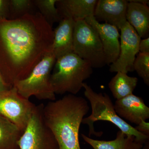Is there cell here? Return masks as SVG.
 <instances>
[{
  "mask_svg": "<svg viewBox=\"0 0 149 149\" xmlns=\"http://www.w3.org/2000/svg\"><path fill=\"white\" fill-rule=\"evenodd\" d=\"M54 30L40 12L0 21V67L10 87L29 76L35 67L52 52Z\"/></svg>",
  "mask_w": 149,
  "mask_h": 149,
  "instance_id": "1",
  "label": "cell"
},
{
  "mask_svg": "<svg viewBox=\"0 0 149 149\" xmlns=\"http://www.w3.org/2000/svg\"><path fill=\"white\" fill-rule=\"evenodd\" d=\"M90 110L83 97L68 94L43 107V118L58 145V149H81L79 130Z\"/></svg>",
  "mask_w": 149,
  "mask_h": 149,
  "instance_id": "2",
  "label": "cell"
},
{
  "mask_svg": "<svg viewBox=\"0 0 149 149\" xmlns=\"http://www.w3.org/2000/svg\"><path fill=\"white\" fill-rule=\"evenodd\" d=\"M54 66L50 83L55 94L58 95H76L93 72L91 63L73 53L59 58Z\"/></svg>",
  "mask_w": 149,
  "mask_h": 149,
  "instance_id": "3",
  "label": "cell"
},
{
  "mask_svg": "<svg viewBox=\"0 0 149 149\" xmlns=\"http://www.w3.org/2000/svg\"><path fill=\"white\" fill-rule=\"evenodd\" d=\"M84 95L91 104L92 113L88 117L83 118L82 123L89 127V136L94 135L102 136V132L95 131L94 122L99 120L109 121L115 125L126 135L134 136L138 142L144 144L149 140V136H145L139 132L136 128L125 122L117 114L114 109L109 96L104 93H97L91 86L83 83Z\"/></svg>",
  "mask_w": 149,
  "mask_h": 149,
  "instance_id": "4",
  "label": "cell"
},
{
  "mask_svg": "<svg viewBox=\"0 0 149 149\" xmlns=\"http://www.w3.org/2000/svg\"><path fill=\"white\" fill-rule=\"evenodd\" d=\"M56 61L52 52L46 55L28 77L15 83L13 86L19 94L27 99L35 96L40 100H55L56 94L51 84L50 76Z\"/></svg>",
  "mask_w": 149,
  "mask_h": 149,
  "instance_id": "5",
  "label": "cell"
},
{
  "mask_svg": "<svg viewBox=\"0 0 149 149\" xmlns=\"http://www.w3.org/2000/svg\"><path fill=\"white\" fill-rule=\"evenodd\" d=\"M73 53L89 62L93 68L106 65L101 41L97 33L85 19L74 21Z\"/></svg>",
  "mask_w": 149,
  "mask_h": 149,
  "instance_id": "6",
  "label": "cell"
},
{
  "mask_svg": "<svg viewBox=\"0 0 149 149\" xmlns=\"http://www.w3.org/2000/svg\"><path fill=\"white\" fill-rule=\"evenodd\" d=\"M44 105L36 106L18 142L19 149H58L57 142L43 118Z\"/></svg>",
  "mask_w": 149,
  "mask_h": 149,
  "instance_id": "7",
  "label": "cell"
},
{
  "mask_svg": "<svg viewBox=\"0 0 149 149\" xmlns=\"http://www.w3.org/2000/svg\"><path fill=\"white\" fill-rule=\"evenodd\" d=\"M36 107L29 99L19 94L14 86L0 93V116L15 124L22 132Z\"/></svg>",
  "mask_w": 149,
  "mask_h": 149,
  "instance_id": "8",
  "label": "cell"
},
{
  "mask_svg": "<svg viewBox=\"0 0 149 149\" xmlns=\"http://www.w3.org/2000/svg\"><path fill=\"white\" fill-rule=\"evenodd\" d=\"M120 30V53L117 60L110 65L109 71L127 74L134 71L133 63L139 52V45L141 39L127 22Z\"/></svg>",
  "mask_w": 149,
  "mask_h": 149,
  "instance_id": "9",
  "label": "cell"
},
{
  "mask_svg": "<svg viewBox=\"0 0 149 149\" xmlns=\"http://www.w3.org/2000/svg\"><path fill=\"white\" fill-rule=\"evenodd\" d=\"M85 20L97 33L102 45L106 64L110 65L117 60L120 53L118 29L107 23H101L94 16L87 17Z\"/></svg>",
  "mask_w": 149,
  "mask_h": 149,
  "instance_id": "10",
  "label": "cell"
},
{
  "mask_svg": "<svg viewBox=\"0 0 149 149\" xmlns=\"http://www.w3.org/2000/svg\"><path fill=\"white\" fill-rule=\"evenodd\" d=\"M128 4V1L125 0H99L95 7L94 17L97 21H104L120 30L127 22Z\"/></svg>",
  "mask_w": 149,
  "mask_h": 149,
  "instance_id": "11",
  "label": "cell"
},
{
  "mask_svg": "<svg viewBox=\"0 0 149 149\" xmlns=\"http://www.w3.org/2000/svg\"><path fill=\"white\" fill-rule=\"evenodd\" d=\"M114 109L123 120H128L137 125L149 118V107L143 100L133 94L116 100Z\"/></svg>",
  "mask_w": 149,
  "mask_h": 149,
  "instance_id": "12",
  "label": "cell"
},
{
  "mask_svg": "<svg viewBox=\"0 0 149 149\" xmlns=\"http://www.w3.org/2000/svg\"><path fill=\"white\" fill-rule=\"evenodd\" d=\"M74 22L72 18H63L54 30L52 52L56 60L67 54L73 53Z\"/></svg>",
  "mask_w": 149,
  "mask_h": 149,
  "instance_id": "13",
  "label": "cell"
},
{
  "mask_svg": "<svg viewBox=\"0 0 149 149\" xmlns=\"http://www.w3.org/2000/svg\"><path fill=\"white\" fill-rule=\"evenodd\" d=\"M97 0H57L56 6L62 19L67 17L74 21L94 16Z\"/></svg>",
  "mask_w": 149,
  "mask_h": 149,
  "instance_id": "14",
  "label": "cell"
},
{
  "mask_svg": "<svg viewBox=\"0 0 149 149\" xmlns=\"http://www.w3.org/2000/svg\"><path fill=\"white\" fill-rule=\"evenodd\" d=\"M126 21L141 38H146L149 32V8L146 4L128 1Z\"/></svg>",
  "mask_w": 149,
  "mask_h": 149,
  "instance_id": "15",
  "label": "cell"
},
{
  "mask_svg": "<svg viewBox=\"0 0 149 149\" xmlns=\"http://www.w3.org/2000/svg\"><path fill=\"white\" fill-rule=\"evenodd\" d=\"M82 138L93 149H141L144 144L138 142L134 136L118 131L115 139L112 141H100L91 139L82 134Z\"/></svg>",
  "mask_w": 149,
  "mask_h": 149,
  "instance_id": "16",
  "label": "cell"
},
{
  "mask_svg": "<svg viewBox=\"0 0 149 149\" xmlns=\"http://www.w3.org/2000/svg\"><path fill=\"white\" fill-rule=\"evenodd\" d=\"M138 83L137 77L118 72L110 80L108 86L113 96L117 100L133 94Z\"/></svg>",
  "mask_w": 149,
  "mask_h": 149,
  "instance_id": "17",
  "label": "cell"
},
{
  "mask_svg": "<svg viewBox=\"0 0 149 149\" xmlns=\"http://www.w3.org/2000/svg\"><path fill=\"white\" fill-rule=\"evenodd\" d=\"M22 133L15 124L0 116V149H19L18 142Z\"/></svg>",
  "mask_w": 149,
  "mask_h": 149,
  "instance_id": "18",
  "label": "cell"
},
{
  "mask_svg": "<svg viewBox=\"0 0 149 149\" xmlns=\"http://www.w3.org/2000/svg\"><path fill=\"white\" fill-rule=\"evenodd\" d=\"M57 0H35L34 3L40 11L43 17L51 26L56 22H60L61 16L56 6Z\"/></svg>",
  "mask_w": 149,
  "mask_h": 149,
  "instance_id": "19",
  "label": "cell"
},
{
  "mask_svg": "<svg viewBox=\"0 0 149 149\" xmlns=\"http://www.w3.org/2000/svg\"><path fill=\"white\" fill-rule=\"evenodd\" d=\"M133 67L145 84L149 86V54L139 52L135 59Z\"/></svg>",
  "mask_w": 149,
  "mask_h": 149,
  "instance_id": "20",
  "label": "cell"
},
{
  "mask_svg": "<svg viewBox=\"0 0 149 149\" xmlns=\"http://www.w3.org/2000/svg\"><path fill=\"white\" fill-rule=\"evenodd\" d=\"M33 1L30 0H10L9 1V15L12 17L11 19H16L30 13Z\"/></svg>",
  "mask_w": 149,
  "mask_h": 149,
  "instance_id": "21",
  "label": "cell"
},
{
  "mask_svg": "<svg viewBox=\"0 0 149 149\" xmlns=\"http://www.w3.org/2000/svg\"><path fill=\"white\" fill-rule=\"evenodd\" d=\"M9 16V0H0V21L8 19Z\"/></svg>",
  "mask_w": 149,
  "mask_h": 149,
  "instance_id": "22",
  "label": "cell"
},
{
  "mask_svg": "<svg viewBox=\"0 0 149 149\" xmlns=\"http://www.w3.org/2000/svg\"><path fill=\"white\" fill-rule=\"evenodd\" d=\"M136 130L145 136H149V123L146 121H141L135 128Z\"/></svg>",
  "mask_w": 149,
  "mask_h": 149,
  "instance_id": "23",
  "label": "cell"
},
{
  "mask_svg": "<svg viewBox=\"0 0 149 149\" xmlns=\"http://www.w3.org/2000/svg\"><path fill=\"white\" fill-rule=\"evenodd\" d=\"M139 52L149 54V38L141 40L139 45Z\"/></svg>",
  "mask_w": 149,
  "mask_h": 149,
  "instance_id": "24",
  "label": "cell"
},
{
  "mask_svg": "<svg viewBox=\"0 0 149 149\" xmlns=\"http://www.w3.org/2000/svg\"><path fill=\"white\" fill-rule=\"evenodd\" d=\"M12 87L6 83L1 73L0 72V93L5 92L9 90Z\"/></svg>",
  "mask_w": 149,
  "mask_h": 149,
  "instance_id": "25",
  "label": "cell"
},
{
  "mask_svg": "<svg viewBox=\"0 0 149 149\" xmlns=\"http://www.w3.org/2000/svg\"><path fill=\"white\" fill-rule=\"evenodd\" d=\"M141 149H149V140L144 144L143 148Z\"/></svg>",
  "mask_w": 149,
  "mask_h": 149,
  "instance_id": "26",
  "label": "cell"
},
{
  "mask_svg": "<svg viewBox=\"0 0 149 149\" xmlns=\"http://www.w3.org/2000/svg\"></svg>",
  "mask_w": 149,
  "mask_h": 149,
  "instance_id": "27",
  "label": "cell"
}]
</instances>
